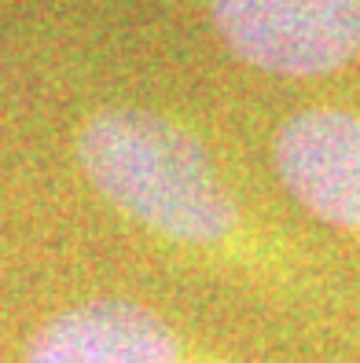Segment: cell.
I'll return each mask as SVG.
<instances>
[{
  "mask_svg": "<svg viewBox=\"0 0 360 363\" xmlns=\"http://www.w3.org/2000/svg\"><path fill=\"white\" fill-rule=\"evenodd\" d=\"M283 191L327 228L360 242V111L309 106L272 136Z\"/></svg>",
  "mask_w": 360,
  "mask_h": 363,
  "instance_id": "3957f363",
  "label": "cell"
},
{
  "mask_svg": "<svg viewBox=\"0 0 360 363\" xmlns=\"http://www.w3.org/2000/svg\"><path fill=\"white\" fill-rule=\"evenodd\" d=\"M224 48L272 77H327L360 55V0H206Z\"/></svg>",
  "mask_w": 360,
  "mask_h": 363,
  "instance_id": "7a4b0ae2",
  "label": "cell"
},
{
  "mask_svg": "<svg viewBox=\"0 0 360 363\" xmlns=\"http://www.w3.org/2000/svg\"><path fill=\"white\" fill-rule=\"evenodd\" d=\"M26 363H206L180 330L151 308L121 297L84 301L52 315L30 345Z\"/></svg>",
  "mask_w": 360,
  "mask_h": 363,
  "instance_id": "277c9868",
  "label": "cell"
},
{
  "mask_svg": "<svg viewBox=\"0 0 360 363\" xmlns=\"http://www.w3.org/2000/svg\"><path fill=\"white\" fill-rule=\"evenodd\" d=\"M77 158L89 184L143 231L236 268L268 275L276 264L206 143L180 121L136 106L99 111L77 136Z\"/></svg>",
  "mask_w": 360,
  "mask_h": 363,
  "instance_id": "6da1fadb",
  "label": "cell"
}]
</instances>
